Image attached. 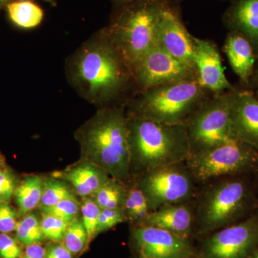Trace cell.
Returning <instances> with one entry per match:
<instances>
[{
	"mask_svg": "<svg viewBox=\"0 0 258 258\" xmlns=\"http://www.w3.org/2000/svg\"><path fill=\"white\" fill-rule=\"evenodd\" d=\"M71 74L83 96L96 103L113 101L134 85L132 69L105 30L76 54Z\"/></svg>",
	"mask_w": 258,
	"mask_h": 258,
	"instance_id": "cell-1",
	"label": "cell"
},
{
	"mask_svg": "<svg viewBox=\"0 0 258 258\" xmlns=\"http://www.w3.org/2000/svg\"><path fill=\"white\" fill-rule=\"evenodd\" d=\"M249 175L226 176L200 184L193 200V232L203 235L234 225L256 211Z\"/></svg>",
	"mask_w": 258,
	"mask_h": 258,
	"instance_id": "cell-2",
	"label": "cell"
},
{
	"mask_svg": "<svg viewBox=\"0 0 258 258\" xmlns=\"http://www.w3.org/2000/svg\"><path fill=\"white\" fill-rule=\"evenodd\" d=\"M76 137L86 161L123 182L132 178L128 120L123 108L112 107L98 112L79 129Z\"/></svg>",
	"mask_w": 258,
	"mask_h": 258,
	"instance_id": "cell-3",
	"label": "cell"
},
{
	"mask_svg": "<svg viewBox=\"0 0 258 258\" xmlns=\"http://www.w3.org/2000/svg\"><path fill=\"white\" fill-rule=\"evenodd\" d=\"M131 176L185 162L190 155L186 124H167L127 113Z\"/></svg>",
	"mask_w": 258,
	"mask_h": 258,
	"instance_id": "cell-4",
	"label": "cell"
},
{
	"mask_svg": "<svg viewBox=\"0 0 258 258\" xmlns=\"http://www.w3.org/2000/svg\"><path fill=\"white\" fill-rule=\"evenodd\" d=\"M167 7L163 0H139L114 12L105 31L132 71L157 45L158 26Z\"/></svg>",
	"mask_w": 258,
	"mask_h": 258,
	"instance_id": "cell-5",
	"label": "cell"
},
{
	"mask_svg": "<svg viewBox=\"0 0 258 258\" xmlns=\"http://www.w3.org/2000/svg\"><path fill=\"white\" fill-rule=\"evenodd\" d=\"M198 79L162 85L139 92L128 113L167 124H186L213 96Z\"/></svg>",
	"mask_w": 258,
	"mask_h": 258,
	"instance_id": "cell-6",
	"label": "cell"
},
{
	"mask_svg": "<svg viewBox=\"0 0 258 258\" xmlns=\"http://www.w3.org/2000/svg\"><path fill=\"white\" fill-rule=\"evenodd\" d=\"M186 166L199 184L226 176H246L258 171V152L237 140L190 155Z\"/></svg>",
	"mask_w": 258,
	"mask_h": 258,
	"instance_id": "cell-7",
	"label": "cell"
},
{
	"mask_svg": "<svg viewBox=\"0 0 258 258\" xmlns=\"http://www.w3.org/2000/svg\"><path fill=\"white\" fill-rule=\"evenodd\" d=\"M235 89L214 95L187 120L190 155L235 140L231 130V107Z\"/></svg>",
	"mask_w": 258,
	"mask_h": 258,
	"instance_id": "cell-8",
	"label": "cell"
},
{
	"mask_svg": "<svg viewBox=\"0 0 258 258\" xmlns=\"http://www.w3.org/2000/svg\"><path fill=\"white\" fill-rule=\"evenodd\" d=\"M137 178L152 211L193 201L200 186L186 162L161 166Z\"/></svg>",
	"mask_w": 258,
	"mask_h": 258,
	"instance_id": "cell-9",
	"label": "cell"
},
{
	"mask_svg": "<svg viewBox=\"0 0 258 258\" xmlns=\"http://www.w3.org/2000/svg\"><path fill=\"white\" fill-rule=\"evenodd\" d=\"M258 246V210L215 231L204 242L200 258H247Z\"/></svg>",
	"mask_w": 258,
	"mask_h": 258,
	"instance_id": "cell-10",
	"label": "cell"
},
{
	"mask_svg": "<svg viewBox=\"0 0 258 258\" xmlns=\"http://www.w3.org/2000/svg\"><path fill=\"white\" fill-rule=\"evenodd\" d=\"M134 86L139 92L162 85L198 79L195 70L158 45L153 47L132 69Z\"/></svg>",
	"mask_w": 258,
	"mask_h": 258,
	"instance_id": "cell-11",
	"label": "cell"
},
{
	"mask_svg": "<svg viewBox=\"0 0 258 258\" xmlns=\"http://www.w3.org/2000/svg\"><path fill=\"white\" fill-rule=\"evenodd\" d=\"M132 235L141 258L192 257L189 237L147 225L137 226Z\"/></svg>",
	"mask_w": 258,
	"mask_h": 258,
	"instance_id": "cell-12",
	"label": "cell"
},
{
	"mask_svg": "<svg viewBox=\"0 0 258 258\" xmlns=\"http://www.w3.org/2000/svg\"><path fill=\"white\" fill-rule=\"evenodd\" d=\"M194 36L184 26L179 8L168 6L157 29V45L182 63L195 70Z\"/></svg>",
	"mask_w": 258,
	"mask_h": 258,
	"instance_id": "cell-13",
	"label": "cell"
},
{
	"mask_svg": "<svg viewBox=\"0 0 258 258\" xmlns=\"http://www.w3.org/2000/svg\"><path fill=\"white\" fill-rule=\"evenodd\" d=\"M195 66L199 82L214 94L234 89L226 77L222 57L216 44L211 40L194 36Z\"/></svg>",
	"mask_w": 258,
	"mask_h": 258,
	"instance_id": "cell-14",
	"label": "cell"
},
{
	"mask_svg": "<svg viewBox=\"0 0 258 258\" xmlns=\"http://www.w3.org/2000/svg\"><path fill=\"white\" fill-rule=\"evenodd\" d=\"M231 130L234 139L258 152V97L252 90L235 88L231 107Z\"/></svg>",
	"mask_w": 258,
	"mask_h": 258,
	"instance_id": "cell-15",
	"label": "cell"
},
{
	"mask_svg": "<svg viewBox=\"0 0 258 258\" xmlns=\"http://www.w3.org/2000/svg\"><path fill=\"white\" fill-rule=\"evenodd\" d=\"M224 51L232 71L241 82L245 86L251 85L257 55L248 39L240 32L229 31L224 44Z\"/></svg>",
	"mask_w": 258,
	"mask_h": 258,
	"instance_id": "cell-16",
	"label": "cell"
},
{
	"mask_svg": "<svg viewBox=\"0 0 258 258\" xmlns=\"http://www.w3.org/2000/svg\"><path fill=\"white\" fill-rule=\"evenodd\" d=\"M193 212V201L167 205L151 212L140 225L157 227L189 238L192 233Z\"/></svg>",
	"mask_w": 258,
	"mask_h": 258,
	"instance_id": "cell-17",
	"label": "cell"
},
{
	"mask_svg": "<svg viewBox=\"0 0 258 258\" xmlns=\"http://www.w3.org/2000/svg\"><path fill=\"white\" fill-rule=\"evenodd\" d=\"M222 22L229 31L247 37L258 56V0H231Z\"/></svg>",
	"mask_w": 258,
	"mask_h": 258,
	"instance_id": "cell-18",
	"label": "cell"
},
{
	"mask_svg": "<svg viewBox=\"0 0 258 258\" xmlns=\"http://www.w3.org/2000/svg\"><path fill=\"white\" fill-rule=\"evenodd\" d=\"M57 174L71 183L75 192L83 198L94 196L111 178L104 169L88 161Z\"/></svg>",
	"mask_w": 258,
	"mask_h": 258,
	"instance_id": "cell-19",
	"label": "cell"
},
{
	"mask_svg": "<svg viewBox=\"0 0 258 258\" xmlns=\"http://www.w3.org/2000/svg\"><path fill=\"white\" fill-rule=\"evenodd\" d=\"M43 189L44 181L37 175L27 176L18 185L15 197L20 215H27L40 205Z\"/></svg>",
	"mask_w": 258,
	"mask_h": 258,
	"instance_id": "cell-20",
	"label": "cell"
},
{
	"mask_svg": "<svg viewBox=\"0 0 258 258\" xmlns=\"http://www.w3.org/2000/svg\"><path fill=\"white\" fill-rule=\"evenodd\" d=\"M7 9L10 20L19 28H36L41 23L44 17L41 8L30 0L8 3Z\"/></svg>",
	"mask_w": 258,
	"mask_h": 258,
	"instance_id": "cell-21",
	"label": "cell"
},
{
	"mask_svg": "<svg viewBox=\"0 0 258 258\" xmlns=\"http://www.w3.org/2000/svg\"><path fill=\"white\" fill-rule=\"evenodd\" d=\"M133 184L127 189L123 210L126 220L137 222L138 225H140L152 212V210L147 198L137 181Z\"/></svg>",
	"mask_w": 258,
	"mask_h": 258,
	"instance_id": "cell-22",
	"label": "cell"
},
{
	"mask_svg": "<svg viewBox=\"0 0 258 258\" xmlns=\"http://www.w3.org/2000/svg\"><path fill=\"white\" fill-rule=\"evenodd\" d=\"M125 184L111 177L95 194L93 199L101 209H123L128 189Z\"/></svg>",
	"mask_w": 258,
	"mask_h": 258,
	"instance_id": "cell-23",
	"label": "cell"
},
{
	"mask_svg": "<svg viewBox=\"0 0 258 258\" xmlns=\"http://www.w3.org/2000/svg\"><path fill=\"white\" fill-rule=\"evenodd\" d=\"M17 239L25 246L40 244L45 238L41 225L35 214L28 213L18 222L16 229Z\"/></svg>",
	"mask_w": 258,
	"mask_h": 258,
	"instance_id": "cell-24",
	"label": "cell"
},
{
	"mask_svg": "<svg viewBox=\"0 0 258 258\" xmlns=\"http://www.w3.org/2000/svg\"><path fill=\"white\" fill-rule=\"evenodd\" d=\"M90 242L87 231L83 225L82 220L76 218L68 225L64 233L62 244L73 255L81 253Z\"/></svg>",
	"mask_w": 258,
	"mask_h": 258,
	"instance_id": "cell-25",
	"label": "cell"
},
{
	"mask_svg": "<svg viewBox=\"0 0 258 258\" xmlns=\"http://www.w3.org/2000/svg\"><path fill=\"white\" fill-rule=\"evenodd\" d=\"M76 198L74 191L63 181L55 179L44 181L43 193L40 202L41 208L52 206L62 200Z\"/></svg>",
	"mask_w": 258,
	"mask_h": 258,
	"instance_id": "cell-26",
	"label": "cell"
},
{
	"mask_svg": "<svg viewBox=\"0 0 258 258\" xmlns=\"http://www.w3.org/2000/svg\"><path fill=\"white\" fill-rule=\"evenodd\" d=\"M80 209L81 206L77 199H68L52 206L41 208V212L42 214L58 217L69 224L78 218Z\"/></svg>",
	"mask_w": 258,
	"mask_h": 258,
	"instance_id": "cell-27",
	"label": "cell"
},
{
	"mask_svg": "<svg viewBox=\"0 0 258 258\" xmlns=\"http://www.w3.org/2000/svg\"><path fill=\"white\" fill-rule=\"evenodd\" d=\"M101 210V208L95 201L94 199L91 198H85L82 205H81V211L82 214L81 220L87 231L90 242L95 236H96L98 217Z\"/></svg>",
	"mask_w": 258,
	"mask_h": 258,
	"instance_id": "cell-28",
	"label": "cell"
},
{
	"mask_svg": "<svg viewBox=\"0 0 258 258\" xmlns=\"http://www.w3.org/2000/svg\"><path fill=\"white\" fill-rule=\"evenodd\" d=\"M40 225L45 238L53 242H61L63 240L69 224L58 217L42 214Z\"/></svg>",
	"mask_w": 258,
	"mask_h": 258,
	"instance_id": "cell-29",
	"label": "cell"
},
{
	"mask_svg": "<svg viewBox=\"0 0 258 258\" xmlns=\"http://www.w3.org/2000/svg\"><path fill=\"white\" fill-rule=\"evenodd\" d=\"M125 221H126V218L123 209H101L98 217L96 235Z\"/></svg>",
	"mask_w": 258,
	"mask_h": 258,
	"instance_id": "cell-30",
	"label": "cell"
},
{
	"mask_svg": "<svg viewBox=\"0 0 258 258\" xmlns=\"http://www.w3.org/2000/svg\"><path fill=\"white\" fill-rule=\"evenodd\" d=\"M16 176L8 168H3L0 171V203H8L15 195L17 189Z\"/></svg>",
	"mask_w": 258,
	"mask_h": 258,
	"instance_id": "cell-31",
	"label": "cell"
},
{
	"mask_svg": "<svg viewBox=\"0 0 258 258\" xmlns=\"http://www.w3.org/2000/svg\"><path fill=\"white\" fill-rule=\"evenodd\" d=\"M21 243L18 239L7 233H0V257L20 258L22 255Z\"/></svg>",
	"mask_w": 258,
	"mask_h": 258,
	"instance_id": "cell-32",
	"label": "cell"
},
{
	"mask_svg": "<svg viewBox=\"0 0 258 258\" xmlns=\"http://www.w3.org/2000/svg\"><path fill=\"white\" fill-rule=\"evenodd\" d=\"M17 212L8 203H0V232L10 233L16 229Z\"/></svg>",
	"mask_w": 258,
	"mask_h": 258,
	"instance_id": "cell-33",
	"label": "cell"
},
{
	"mask_svg": "<svg viewBox=\"0 0 258 258\" xmlns=\"http://www.w3.org/2000/svg\"><path fill=\"white\" fill-rule=\"evenodd\" d=\"M45 258H73V254L62 243L53 242L45 248Z\"/></svg>",
	"mask_w": 258,
	"mask_h": 258,
	"instance_id": "cell-34",
	"label": "cell"
},
{
	"mask_svg": "<svg viewBox=\"0 0 258 258\" xmlns=\"http://www.w3.org/2000/svg\"><path fill=\"white\" fill-rule=\"evenodd\" d=\"M22 258H45V249L40 244L27 246Z\"/></svg>",
	"mask_w": 258,
	"mask_h": 258,
	"instance_id": "cell-35",
	"label": "cell"
},
{
	"mask_svg": "<svg viewBox=\"0 0 258 258\" xmlns=\"http://www.w3.org/2000/svg\"><path fill=\"white\" fill-rule=\"evenodd\" d=\"M138 1H139V0H112L113 7H114V12L121 9V8H124L125 6H128L129 5L133 4V3Z\"/></svg>",
	"mask_w": 258,
	"mask_h": 258,
	"instance_id": "cell-36",
	"label": "cell"
},
{
	"mask_svg": "<svg viewBox=\"0 0 258 258\" xmlns=\"http://www.w3.org/2000/svg\"><path fill=\"white\" fill-rule=\"evenodd\" d=\"M251 84H253L254 91H253V92L255 93L256 96L258 97V56L257 63H256L255 70H254L253 78H252Z\"/></svg>",
	"mask_w": 258,
	"mask_h": 258,
	"instance_id": "cell-37",
	"label": "cell"
},
{
	"mask_svg": "<svg viewBox=\"0 0 258 258\" xmlns=\"http://www.w3.org/2000/svg\"><path fill=\"white\" fill-rule=\"evenodd\" d=\"M168 6L171 8H179V5L184 0H163Z\"/></svg>",
	"mask_w": 258,
	"mask_h": 258,
	"instance_id": "cell-38",
	"label": "cell"
},
{
	"mask_svg": "<svg viewBox=\"0 0 258 258\" xmlns=\"http://www.w3.org/2000/svg\"><path fill=\"white\" fill-rule=\"evenodd\" d=\"M42 1H44L45 2V3H49V4L52 5V6H55L56 5L55 0H42Z\"/></svg>",
	"mask_w": 258,
	"mask_h": 258,
	"instance_id": "cell-39",
	"label": "cell"
},
{
	"mask_svg": "<svg viewBox=\"0 0 258 258\" xmlns=\"http://www.w3.org/2000/svg\"><path fill=\"white\" fill-rule=\"evenodd\" d=\"M10 0H0V6H3V5H8L9 3Z\"/></svg>",
	"mask_w": 258,
	"mask_h": 258,
	"instance_id": "cell-40",
	"label": "cell"
},
{
	"mask_svg": "<svg viewBox=\"0 0 258 258\" xmlns=\"http://www.w3.org/2000/svg\"><path fill=\"white\" fill-rule=\"evenodd\" d=\"M249 258H258V249H257V250L254 252V253Z\"/></svg>",
	"mask_w": 258,
	"mask_h": 258,
	"instance_id": "cell-41",
	"label": "cell"
},
{
	"mask_svg": "<svg viewBox=\"0 0 258 258\" xmlns=\"http://www.w3.org/2000/svg\"><path fill=\"white\" fill-rule=\"evenodd\" d=\"M3 169V160H2L1 158H0V171Z\"/></svg>",
	"mask_w": 258,
	"mask_h": 258,
	"instance_id": "cell-42",
	"label": "cell"
},
{
	"mask_svg": "<svg viewBox=\"0 0 258 258\" xmlns=\"http://www.w3.org/2000/svg\"><path fill=\"white\" fill-rule=\"evenodd\" d=\"M254 175H255L256 178H257V187H258V171H257V172L255 173V174H254Z\"/></svg>",
	"mask_w": 258,
	"mask_h": 258,
	"instance_id": "cell-43",
	"label": "cell"
},
{
	"mask_svg": "<svg viewBox=\"0 0 258 258\" xmlns=\"http://www.w3.org/2000/svg\"><path fill=\"white\" fill-rule=\"evenodd\" d=\"M199 258H200V257H199Z\"/></svg>",
	"mask_w": 258,
	"mask_h": 258,
	"instance_id": "cell-44",
	"label": "cell"
}]
</instances>
